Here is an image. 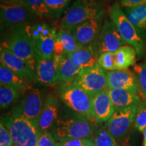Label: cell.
Returning <instances> with one entry per match:
<instances>
[{
	"label": "cell",
	"mask_w": 146,
	"mask_h": 146,
	"mask_svg": "<svg viewBox=\"0 0 146 146\" xmlns=\"http://www.w3.org/2000/svg\"><path fill=\"white\" fill-rule=\"evenodd\" d=\"M139 104L115 110L107 122V127L116 141L122 139L126 135L135 118Z\"/></svg>",
	"instance_id": "obj_9"
},
{
	"label": "cell",
	"mask_w": 146,
	"mask_h": 146,
	"mask_svg": "<svg viewBox=\"0 0 146 146\" xmlns=\"http://www.w3.org/2000/svg\"><path fill=\"white\" fill-rule=\"evenodd\" d=\"M129 139H126L125 141H123L121 143H118L117 142L116 143L114 144V145H112L110 146H129Z\"/></svg>",
	"instance_id": "obj_39"
},
{
	"label": "cell",
	"mask_w": 146,
	"mask_h": 146,
	"mask_svg": "<svg viewBox=\"0 0 146 146\" xmlns=\"http://www.w3.org/2000/svg\"><path fill=\"white\" fill-rule=\"evenodd\" d=\"M73 83L85 90L91 97L108 90L107 71L98 64L91 68H82Z\"/></svg>",
	"instance_id": "obj_7"
},
{
	"label": "cell",
	"mask_w": 146,
	"mask_h": 146,
	"mask_svg": "<svg viewBox=\"0 0 146 146\" xmlns=\"http://www.w3.org/2000/svg\"><path fill=\"white\" fill-rule=\"evenodd\" d=\"M108 93L112 102L114 110L126 108L141 102L138 93L128 89H108Z\"/></svg>",
	"instance_id": "obj_20"
},
{
	"label": "cell",
	"mask_w": 146,
	"mask_h": 146,
	"mask_svg": "<svg viewBox=\"0 0 146 146\" xmlns=\"http://www.w3.org/2000/svg\"><path fill=\"white\" fill-rule=\"evenodd\" d=\"M143 146H146V128L145 129V130L143 131Z\"/></svg>",
	"instance_id": "obj_40"
},
{
	"label": "cell",
	"mask_w": 146,
	"mask_h": 146,
	"mask_svg": "<svg viewBox=\"0 0 146 146\" xmlns=\"http://www.w3.org/2000/svg\"><path fill=\"white\" fill-rule=\"evenodd\" d=\"M108 89H128L138 93L139 84L135 73L129 69L107 71Z\"/></svg>",
	"instance_id": "obj_14"
},
{
	"label": "cell",
	"mask_w": 146,
	"mask_h": 146,
	"mask_svg": "<svg viewBox=\"0 0 146 146\" xmlns=\"http://www.w3.org/2000/svg\"><path fill=\"white\" fill-rule=\"evenodd\" d=\"M102 17L87 20L69 29L76 41L85 46L94 43L101 31V20Z\"/></svg>",
	"instance_id": "obj_12"
},
{
	"label": "cell",
	"mask_w": 146,
	"mask_h": 146,
	"mask_svg": "<svg viewBox=\"0 0 146 146\" xmlns=\"http://www.w3.org/2000/svg\"><path fill=\"white\" fill-rule=\"evenodd\" d=\"M93 136L91 139L94 140L95 146H110L118 142L108 129L107 125L98 129Z\"/></svg>",
	"instance_id": "obj_28"
},
{
	"label": "cell",
	"mask_w": 146,
	"mask_h": 146,
	"mask_svg": "<svg viewBox=\"0 0 146 146\" xmlns=\"http://www.w3.org/2000/svg\"><path fill=\"white\" fill-rule=\"evenodd\" d=\"M120 5L124 8H131L141 5H145L146 0H120Z\"/></svg>",
	"instance_id": "obj_37"
},
{
	"label": "cell",
	"mask_w": 146,
	"mask_h": 146,
	"mask_svg": "<svg viewBox=\"0 0 146 146\" xmlns=\"http://www.w3.org/2000/svg\"><path fill=\"white\" fill-rule=\"evenodd\" d=\"M24 5L36 16L51 15L45 0H23Z\"/></svg>",
	"instance_id": "obj_29"
},
{
	"label": "cell",
	"mask_w": 146,
	"mask_h": 146,
	"mask_svg": "<svg viewBox=\"0 0 146 146\" xmlns=\"http://www.w3.org/2000/svg\"><path fill=\"white\" fill-rule=\"evenodd\" d=\"M21 96V91L8 85L0 84V106L6 109L15 102Z\"/></svg>",
	"instance_id": "obj_26"
},
{
	"label": "cell",
	"mask_w": 146,
	"mask_h": 146,
	"mask_svg": "<svg viewBox=\"0 0 146 146\" xmlns=\"http://www.w3.org/2000/svg\"><path fill=\"white\" fill-rule=\"evenodd\" d=\"M81 47L69 29H60L56 33L54 47L56 56H68Z\"/></svg>",
	"instance_id": "obj_18"
},
{
	"label": "cell",
	"mask_w": 146,
	"mask_h": 146,
	"mask_svg": "<svg viewBox=\"0 0 146 146\" xmlns=\"http://www.w3.org/2000/svg\"><path fill=\"white\" fill-rule=\"evenodd\" d=\"M50 132L56 142H64L92 138L94 127L88 120L75 113L70 117L58 118Z\"/></svg>",
	"instance_id": "obj_3"
},
{
	"label": "cell",
	"mask_w": 146,
	"mask_h": 146,
	"mask_svg": "<svg viewBox=\"0 0 146 146\" xmlns=\"http://www.w3.org/2000/svg\"><path fill=\"white\" fill-rule=\"evenodd\" d=\"M25 29L34 42L50 35L54 30V29L51 28L49 25L43 23H37L33 25L25 24Z\"/></svg>",
	"instance_id": "obj_27"
},
{
	"label": "cell",
	"mask_w": 146,
	"mask_h": 146,
	"mask_svg": "<svg viewBox=\"0 0 146 146\" xmlns=\"http://www.w3.org/2000/svg\"><path fill=\"white\" fill-rule=\"evenodd\" d=\"M68 56L73 62L81 68H91L98 64L100 55L97 52L92 43L81 47Z\"/></svg>",
	"instance_id": "obj_21"
},
{
	"label": "cell",
	"mask_w": 146,
	"mask_h": 146,
	"mask_svg": "<svg viewBox=\"0 0 146 146\" xmlns=\"http://www.w3.org/2000/svg\"><path fill=\"white\" fill-rule=\"evenodd\" d=\"M57 142L50 131L41 133L36 146H56Z\"/></svg>",
	"instance_id": "obj_36"
},
{
	"label": "cell",
	"mask_w": 146,
	"mask_h": 146,
	"mask_svg": "<svg viewBox=\"0 0 146 146\" xmlns=\"http://www.w3.org/2000/svg\"><path fill=\"white\" fill-rule=\"evenodd\" d=\"M35 16L24 5L1 2L0 17L1 30L28 24Z\"/></svg>",
	"instance_id": "obj_10"
},
{
	"label": "cell",
	"mask_w": 146,
	"mask_h": 146,
	"mask_svg": "<svg viewBox=\"0 0 146 146\" xmlns=\"http://www.w3.org/2000/svg\"><path fill=\"white\" fill-rule=\"evenodd\" d=\"M1 2L24 5L23 0H1ZM24 6H25V5H24Z\"/></svg>",
	"instance_id": "obj_38"
},
{
	"label": "cell",
	"mask_w": 146,
	"mask_h": 146,
	"mask_svg": "<svg viewBox=\"0 0 146 146\" xmlns=\"http://www.w3.org/2000/svg\"><path fill=\"white\" fill-rule=\"evenodd\" d=\"M60 99L74 113L96 123L92 97L74 83L68 84L62 89Z\"/></svg>",
	"instance_id": "obj_5"
},
{
	"label": "cell",
	"mask_w": 146,
	"mask_h": 146,
	"mask_svg": "<svg viewBox=\"0 0 146 146\" xmlns=\"http://www.w3.org/2000/svg\"><path fill=\"white\" fill-rule=\"evenodd\" d=\"M72 0H45L51 15L56 17L59 16L62 12L67 8Z\"/></svg>",
	"instance_id": "obj_32"
},
{
	"label": "cell",
	"mask_w": 146,
	"mask_h": 146,
	"mask_svg": "<svg viewBox=\"0 0 146 146\" xmlns=\"http://www.w3.org/2000/svg\"><path fill=\"white\" fill-rule=\"evenodd\" d=\"M109 18L114 24L123 39L135 49L137 54L141 56L145 48V42L133 25L129 21L120 3L114 2L109 10Z\"/></svg>",
	"instance_id": "obj_6"
},
{
	"label": "cell",
	"mask_w": 146,
	"mask_h": 146,
	"mask_svg": "<svg viewBox=\"0 0 146 146\" xmlns=\"http://www.w3.org/2000/svg\"><path fill=\"white\" fill-rule=\"evenodd\" d=\"M1 123L8 129L14 146H36L41 135L38 125L23 116L17 109L1 116Z\"/></svg>",
	"instance_id": "obj_1"
},
{
	"label": "cell",
	"mask_w": 146,
	"mask_h": 146,
	"mask_svg": "<svg viewBox=\"0 0 146 146\" xmlns=\"http://www.w3.org/2000/svg\"><path fill=\"white\" fill-rule=\"evenodd\" d=\"M124 12L142 39H146V4L124 8Z\"/></svg>",
	"instance_id": "obj_22"
},
{
	"label": "cell",
	"mask_w": 146,
	"mask_h": 146,
	"mask_svg": "<svg viewBox=\"0 0 146 146\" xmlns=\"http://www.w3.org/2000/svg\"><path fill=\"white\" fill-rule=\"evenodd\" d=\"M0 146H14L12 136L2 123H0Z\"/></svg>",
	"instance_id": "obj_35"
},
{
	"label": "cell",
	"mask_w": 146,
	"mask_h": 146,
	"mask_svg": "<svg viewBox=\"0 0 146 146\" xmlns=\"http://www.w3.org/2000/svg\"><path fill=\"white\" fill-rule=\"evenodd\" d=\"M57 56L50 59H36L35 80L45 85H51L57 83Z\"/></svg>",
	"instance_id": "obj_16"
},
{
	"label": "cell",
	"mask_w": 146,
	"mask_h": 146,
	"mask_svg": "<svg viewBox=\"0 0 146 146\" xmlns=\"http://www.w3.org/2000/svg\"><path fill=\"white\" fill-rule=\"evenodd\" d=\"M134 72L137 78L139 84V96L146 100V64L134 66Z\"/></svg>",
	"instance_id": "obj_30"
},
{
	"label": "cell",
	"mask_w": 146,
	"mask_h": 146,
	"mask_svg": "<svg viewBox=\"0 0 146 146\" xmlns=\"http://www.w3.org/2000/svg\"><path fill=\"white\" fill-rule=\"evenodd\" d=\"M56 33L57 31L54 29L50 35L35 42L36 56L38 58L50 59L54 56Z\"/></svg>",
	"instance_id": "obj_25"
},
{
	"label": "cell",
	"mask_w": 146,
	"mask_h": 146,
	"mask_svg": "<svg viewBox=\"0 0 146 146\" xmlns=\"http://www.w3.org/2000/svg\"><path fill=\"white\" fill-rule=\"evenodd\" d=\"M137 52L131 45H124L114 52L117 70H126L135 66L136 63Z\"/></svg>",
	"instance_id": "obj_24"
},
{
	"label": "cell",
	"mask_w": 146,
	"mask_h": 146,
	"mask_svg": "<svg viewBox=\"0 0 146 146\" xmlns=\"http://www.w3.org/2000/svg\"><path fill=\"white\" fill-rule=\"evenodd\" d=\"M57 56V83L70 84L75 81L81 68L68 56Z\"/></svg>",
	"instance_id": "obj_19"
},
{
	"label": "cell",
	"mask_w": 146,
	"mask_h": 146,
	"mask_svg": "<svg viewBox=\"0 0 146 146\" xmlns=\"http://www.w3.org/2000/svg\"><path fill=\"white\" fill-rule=\"evenodd\" d=\"M1 47L6 49L18 58L27 62L35 71L37 59L35 45L27 33L25 24L10 28L1 41Z\"/></svg>",
	"instance_id": "obj_2"
},
{
	"label": "cell",
	"mask_w": 146,
	"mask_h": 146,
	"mask_svg": "<svg viewBox=\"0 0 146 146\" xmlns=\"http://www.w3.org/2000/svg\"><path fill=\"white\" fill-rule=\"evenodd\" d=\"M0 62L1 65L25 79L31 82L36 81L35 71L31 65L3 47L0 48Z\"/></svg>",
	"instance_id": "obj_11"
},
{
	"label": "cell",
	"mask_w": 146,
	"mask_h": 146,
	"mask_svg": "<svg viewBox=\"0 0 146 146\" xmlns=\"http://www.w3.org/2000/svg\"><path fill=\"white\" fill-rule=\"evenodd\" d=\"M135 127L138 131L143 132L146 128V102H141L139 104L135 118Z\"/></svg>",
	"instance_id": "obj_33"
},
{
	"label": "cell",
	"mask_w": 146,
	"mask_h": 146,
	"mask_svg": "<svg viewBox=\"0 0 146 146\" xmlns=\"http://www.w3.org/2000/svg\"><path fill=\"white\" fill-rule=\"evenodd\" d=\"M60 104L56 97L49 95L45 100L41 114L38 120V127L41 133L52 130L58 119Z\"/></svg>",
	"instance_id": "obj_15"
},
{
	"label": "cell",
	"mask_w": 146,
	"mask_h": 146,
	"mask_svg": "<svg viewBox=\"0 0 146 146\" xmlns=\"http://www.w3.org/2000/svg\"><path fill=\"white\" fill-rule=\"evenodd\" d=\"M43 104L41 91L35 88L30 91L16 108L23 116L37 125Z\"/></svg>",
	"instance_id": "obj_13"
},
{
	"label": "cell",
	"mask_w": 146,
	"mask_h": 146,
	"mask_svg": "<svg viewBox=\"0 0 146 146\" xmlns=\"http://www.w3.org/2000/svg\"><path fill=\"white\" fill-rule=\"evenodd\" d=\"M145 102H146V100H145Z\"/></svg>",
	"instance_id": "obj_41"
},
{
	"label": "cell",
	"mask_w": 146,
	"mask_h": 146,
	"mask_svg": "<svg viewBox=\"0 0 146 146\" xmlns=\"http://www.w3.org/2000/svg\"><path fill=\"white\" fill-rule=\"evenodd\" d=\"M127 44L114 24L108 19L105 20L99 36L93 43L99 55L106 52H115Z\"/></svg>",
	"instance_id": "obj_8"
},
{
	"label": "cell",
	"mask_w": 146,
	"mask_h": 146,
	"mask_svg": "<svg viewBox=\"0 0 146 146\" xmlns=\"http://www.w3.org/2000/svg\"><path fill=\"white\" fill-rule=\"evenodd\" d=\"M0 84L13 87L21 92L30 90L32 88L31 82L1 64H0Z\"/></svg>",
	"instance_id": "obj_23"
},
{
	"label": "cell",
	"mask_w": 146,
	"mask_h": 146,
	"mask_svg": "<svg viewBox=\"0 0 146 146\" xmlns=\"http://www.w3.org/2000/svg\"><path fill=\"white\" fill-rule=\"evenodd\" d=\"M98 64L105 70H117L114 52H106L100 54Z\"/></svg>",
	"instance_id": "obj_31"
},
{
	"label": "cell",
	"mask_w": 146,
	"mask_h": 146,
	"mask_svg": "<svg viewBox=\"0 0 146 146\" xmlns=\"http://www.w3.org/2000/svg\"><path fill=\"white\" fill-rule=\"evenodd\" d=\"M96 123L108 122L114 112V108L108 91H103L92 96Z\"/></svg>",
	"instance_id": "obj_17"
},
{
	"label": "cell",
	"mask_w": 146,
	"mask_h": 146,
	"mask_svg": "<svg viewBox=\"0 0 146 146\" xmlns=\"http://www.w3.org/2000/svg\"><path fill=\"white\" fill-rule=\"evenodd\" d=\"M56 146H95L94 140L91 138L72 139L64 142H57Z\"/></svg>",
	"instance_id": "obj_34"
},
{
	"label": "cell",
	"mask_w": 146,
	"mask_h": 146,
	"mask_svg": "<svg viewBox=\"0 0 146 146\" xmlns=\"http://www.w3.org/2000/svg\"><path fill=\"white\" fill-rule=\"evenodd\" d=\"M104 10L98 0H75L60 21V29H70L93 18L102 17Z\"/></svg>",
	"instance_id": "obj_4"
}]
</instances>
